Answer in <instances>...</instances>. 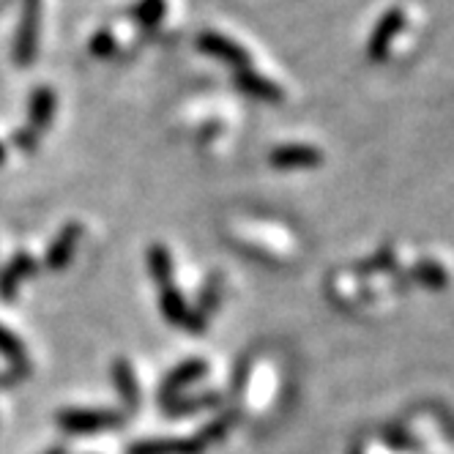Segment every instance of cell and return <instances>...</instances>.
Segmentation results:
<instances>
[{
  "label": "cell",
  "instance_id": "6da1fadb",
  "mask_svg": "<svg viewBox=\"0 0 454 454\" xmlns=\"http://www.w3.org/2000/svg\"><path fill=\"white\" fill-rule=\"evenodd\" d=\"M42 44V0H20V20L12 39V60L17 67H34Z\"/></svg>",
  "mask_w": 454,
  "mask_h": 454
},
{
  "label": "cell",
  "instance_id": "7a4b0ae2",
  "mask_svg": "<svg viewBox=\"0 0 454 454\" xmlns=\"http://www.w3.org/2000/svg\"><path fill=\"white\" fill-rule=\"evenodd\" d=\"M123 413L118 411H107V408H67L58 413V425L74 433V435H85V433H102V430H115L123 425Z\"/></svg>",
  "mask_w": 454,
  "mask_h": 454
},
{
  "label": "cell",
  "instance_id": "3957f363",
  "mask_svg": "<svg viewBox=\"0 0 454 454\" xmlns=\"http://www.w3.org/2000/svg\"><path fill=\"white\" fill-rule=\"evenodd\" d=\"M194 47H198L203 55L208 58H216L222 63H227L231 69H247L252 67V55L244 44H239L236 39L224 36V34H216V30H203L194 39Z\"/></svg>",
  "mask_w": 454,
  "mask_h": 454
},
{
  "label": "cell",
  "instance_id": "277c9868",
  "mask_svg": "<svg viewBox=\"0 0 454 454\" xmlns=\"http://www.w3.org/2000/svg\"><path fill=\"white\" fill-rule=\"evenodd\" d=\"M159 307H161V315H165L168 323H173V326H178V329H186V332H192V334H203L206 326H208V320L194 312V309L189 307V301L184 299L181 290H176L173 285L161 287Z\"/></svg>",
  "mask_w": 454,
  "mask_h": 454
},
{
  "label": "cell",
  "instance_id": "5b68a950",
  "mask_svg": "<svg viewBox=\"0 0 454 454\" xmlns=\"http://www.w3.org/2000/svg\"><path fill=\"white\" fill-rule=\"evenodd\" d=\"M405 27V12L403 9H388L372 27L370 42H367V58L372 63H383L392 52L395 39L400 36V30Z\"/></svg>",
  "mask_w": 454,
  "mask_h": 454
},
{
  "label": "cell",
  "instance_id": "8992f818",
  "mask_svg": "<svg viewBox=\"0 0 454 454\" xmlns=\"http://www.w3.org/2000/svg\"><path fill=\"white\" fill-rule=\"evenodd\" d=\"M233 85L239 88V93L249 96V99L266 102V105H279L285 102V90L282 85H277L274 80H269L266 74L254 72L252 67L247 69H236L233 72Z\"/></svg>",
  "mask_w": 454,
  "mask_h": 454
},
{
  "label": "cell",
  "instance_id": "52a82bcc",
  "mask_svg": "<svg viewBox=\"0 0 454 454\" xmlns=\"http://www.w3.org/2000/svg\"><path fill=\"white\" fill-rule=\"evenodd\" d=\"M206 372H208V364L203 359H189V362L178 364L165 380H161V386H159V400H161V405H168L176 397H184L186 388L192 383H198Z\"/></svg>",
  "mask_w": 454,
  "mask_h": 454
},
{
  "label": "cell",
  "instance_id": "ba28073f",
  "mask_svg": "<svg viewBox=\"0 0 454 454\" xmlns=\"http://www.w3.org/2000/svg\"><path fill=\"white\" fill-rule=\"evenodd\" d=\"M58 113V93L50 85H36L27 96V123L34 132H47Z\"/></svg>",
  "mask_w": 454,
  "mask_h": 454
},
{
  "label": "cell",
  "instance_id": "9c48e42d",
  "mask_svg": "<svg viewBox=\"0 0 454 454\" xmlns=\"http://www.w3.org/2000/svg\"><path fill=\"white\" fill-rule=\"evenodd\" d=\"M269 161L277 170H309V168L320 165L323 153L312 145H304V143H287V145L274 148L269 153Z\"/></svg>",
  "mask_w": 454,
  "mask_h": 454
},
{
  "label": "cell",
  "instance_id": "30bf717a",
  "mask_svg": "<svg viewBox=\"0 0 454 454\" xmlns=\"http://www.w3.org/2000/svg\"><path fill=\"white\" fill-rule=\"evenodd\" d=\"M82 239V224L80 222H69L67 227L60 231V236L52 241L47 257H44V263L50 271H63L69 263H72V257L77 252V244Z\"/></svg>",
  "mask_w": 454,
  "mask_h": 454
},
{
  "label": "cell",
  "instance_id": "8fae6325",
  "mask_svg": "<svg viewBox=\"0 0 454 454\" xmlns=\"http://www.w3.org/2000/svg\"><path fill=\"white\" fill-rule=\"evenodd\" d=\"M36 271H39V263L34 261V257H30L27 252H20L14 261L4 271H0V299L14 301L17 290H20V282L36 277Z\"/></svg>",
  "mask_w": 454,
  "mask_h": 454
},
{
  "label": "cell",
  "instance_id": "7c38bea8",
  "mask_svg": "<svg viewBox=\"0 0 454 454\" xmlns=\"http://www.w3.org/2000/svg\"><path fill=\"white\" fill-rule=\"evenodd\" d=\"M206 446L194 438H156V441H137L126 449V454H203Z\"/></svg>",
  "mask_w": 454,
  "mask_h": 454
},
{
  "label": "cell",
  "instance_id": "4fadbf2b",
  "mask_svg": "<svg viewBox=\"0 0 454 454\" xmlns=\"http://www.w3.org/2000/svg\"><path fill=\"white\" fill-rule=\"evenodd\" d=\"M113 383L118 388L121 400H123L126 413H137L140 411V383H137L132 364H129L126 359H118L113 364Z\"/></svg>",
  "mask_w": 454,
  "mask_h": 454
},
{
  "label": "cell",
  "instance_id": "5bb4252c",
  "mask_svg": "<svg viewBox=\"0 0 454 454\" xmlns=\"http://www.w3.org/2000/svg\"><path fill=\"white\" fill-rule=\"evenodd\" d=\"M129 17L135 20L137 27L153 30L168 17V0H135L132 9H129Z\"/></svg>",
  "mask_w": 454,
  "mask_h": 454
},
{
  "label": "cell",
  "instance_id": "9a60e30c",
  "mask_svg": "<svg viewBox=\"0 0 454 454\" xmlns=\"http://www.w3.org/2000/svg\"><path fill=\"white\" fill-rule=\"evenodd\" d=\"M148 269H151V277L161 287L173 285V254H170V249L161 247V244H153L148 249Z\"/></svg>",
  "mask_w": 454,
  "mask_h": 454
},
{
  "label": "cell",
  "instance_id": "2e32d148",
  "mask_svg": "<svg viewBox=\"0 0 454 454\" xmlns=\"http://www.w3.org/2000/svg\"><path fill=\"white\" fill-rule=\"evenodd\" d=\"M411 274H413V279H416L419 285H427V287H433V290L446 287V282L451 279L449 269H446L443 263L433 261V257H427V261L416 263V266L411 269Z\"/></svg>",
  "mask_w": 454,
  "mask_h": 454
},
{
  "label": "cell",
  "instance_id": "e0dca14e",
  "mask_svg": "<svg viewBox=\"0 0 454 454\" xmlns=\"http://www.w3.org/2000/svg\"><path fill=\"white\" fill-rule=\"evenodd\" d=\"M236 419H239V413L236 411H231V413H222V416H216L214 421H208V425L198 433V441L203 443V446H208V443H216V441H222L227 433L233 430V425H236Z\"/></svg>",
  "mask_w": 454,
  "mask_h": 454
},
{
  "label": "cell",
  "instance_id": "ac0fdd59",
  "mask_svg": "<svg viewBox=\"0 0 454 454\" xmlns=\"http://www.w3.org/2000/svg\"><path fill=\"white\" fill-rule=\"evenodd\" d=\"M219 403V395H200V397H176L165 405V411L170 416H186V413H198L208 405H216Z\"/></svg>",
  "mask_w": 454,
  "mask_h": 454
},
{
  "label": "cell",
  "instance_id": "d6986e66",
  "mask_svg": "<svg viewBox=\"0 0 454 454\" xmlns=\"http://www.w3.org/2000/svg\"><path fill=\"white\" fill-rule=\"evenodd\" d=\"M115 50H118V39H115V34L110 27L96 30V34L90 36V42H88V52L93 58H113Z\"/></svg>",
  "mask_w": 454,
  "mask_h": 454
},
{
  "label": "cell",
  "instance_id": "ffe728a7",
  "mask_svg": "<svg viewBox=\"0 0 454 454\" xmlns=\"http://www.w3.org/2000/svg\"><path fill=\"white\" fill-rule=\"evenodd\" d=\"M219 299H222V282H219V277H211V279L206 282V287H203L200 301H198V309H194V312L208 320V315L216 309Z\"/></svg>",
  "mask_w": 454,
  "mask_h": 454
},
{
  "label": "cell",
  "instance_id": "44dd1931",
  "mask_svg": "<svg viewBox=\"0 0 454 454\" xmlns=\"http://www.w3.org/2000/svg\"><path fill=\"white\" fill-rule=\"evenodd\" d=\"M0 353H4L12 364H22L25 362V345L6 326H0Z\"/></svg>",
  "mask_w": 454,
  "mask_h": 454
},
{
  "label": "cell",
  "instance_id": "7402d4cb",
  "mask_svg": "<svg viewBox=\"0 0 454 454\" xmlns=\"http://www.w3.org/2000/svg\"><path fill=\"white\" fill-rule=\"evenodd\" d=\"M39 140H42V135L34 132L30 126H20L17 132H14V137H12V143H14L20 151H25V153L36 151V148H39Z\"/></svg>",
  "mask_w": 454,
  "mask_h": 454
},
{
  "label": "cell",
  "instance_id": "603a6c76",
  "mask_svg": "<svg viewBox=\"0 0 454 454\" xmlns=\"http://www.w3.org/2000/svg\"><path fill=\"white\" fill-rule=\"evenodd\" d=\"M4 165H6V145L0 143V168H4Z\"/></svg>",
  "mask_w": 454,
  "mask_h": 454
},
{
  "label": "cell",
  "instance_id": "cb8c5ba5",
  "mask_svg": "<svg viewBox=\"0 0 454 454\" xmlns=\"http://www.w3.org/2000/svg\"><path fill=\"white\" fill-rule=\"evenodd\" d=\"M47 454H67V449H63V446H55V449H50Z\"/></svg>",
  "mask_w": 454,
  "mask_h": 454
}]
</instances>
